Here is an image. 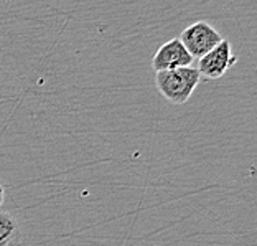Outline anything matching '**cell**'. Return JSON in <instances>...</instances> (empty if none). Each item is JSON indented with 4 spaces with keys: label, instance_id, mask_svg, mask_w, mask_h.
Here are the masks:
<instances>
[{
    "label": "cell",
    "instance_id": "1",
    "mask_svg": "<svg viewBox=\"0 0 257 246\" xmlns=\"http://www.w3.org/2000/svg\"><path fill=\"white\" fill-rule=\"evenodd\" d=\"M201 81V74L195 66L177 68L170 71L155 73V86L159 93L172 104H185Z\"/></svg>",
    "mask_w": 257,
    "mask_h": 246
},
{
    "label": "cell",
    "instance_id": "2",
    "mask_svg": "<svg viewBox=\"0 0 257 246\" xmlns=\"http://www.w3.org/2000/svg\"><path fill=\"white\" fill-rule=\"evenodd\" d=\"M180 42L186 48V51L191 55V58H203L206 53H209L213 48H216L223 37L216 28L208 22H196L193 25L186 27L180 35Z\"/></svg>",
    "mask_w": 257,
    "mask_h": 246
},
{
    "label": "cell",
    "instance_id": "3",
    "mask_svg": "<svg viewBox=\"0 0 257 246\" xmlns=\"http://www.w3.org/2000/svg\"><path fill=\"white\" fill-rule=\"evenodd\" d=\"M237 63V56L232 51V45L229 40L221 42L216 48H213L209 53H206L198 61V73L208 79H218L224 76L226 71L231 66Z\"/></svg>",
    "mask_w": 257,
    "mask_h": 246
},
{
    "label": "cell",
    "instance_id": "4",
    "mask_svg": "<svg viewBox=\"0 0 257 246\" xmlns=\"http://www.w3.org/2000/svg\"><path fill=\"white\" fill-rule=\"evenodd\" d=\"M191 63H193L191 55L186 51V48L178 38H172L167 43H163L157 50L154 58H152V68L155 69V73L170 71V69H177V68H186L191 66Z\"/></svg>",
    "mask_w": 257,
    "mask_h": 246
},
{
    "label": "cell",
    "instance_id": "5",
    "mask_svg": "<svg viewBox=\"0 0 257 246\" xmlns=\"http://www.w3.org/2000/svg\"><path fill=\"white\" fill-rule=\"evenodd\" d=\"M0 246H22V233L10 213L0 212Z\"/></svg>",
    "mask_w": 257,
    "mask_h": 246
},
{
    "label": "cell",
    "instance_id": "6",
    "mask_svg": "<svg viewBox=\"0 0 257 246\" xmlns=\"http://www.w3.org/2000/svg\"><path fill=\"white\" fill-rule=\"evenodd\" d=\"M4 198H5V189H4V185L0 184V207H2V203H4Z\"/></svg>",
    "mask_w": 257,
    "mask_h": 246
}]
</instances>
